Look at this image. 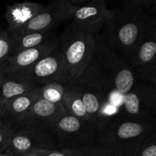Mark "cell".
Wrapping results in <instances>:
<instances>
[{"label": "cell", "instance_id": "cell-22", "mask_svg": "<svg viewBox=\"0 0 156 156\" xmlns=\"http://www.w3.org/2000/svg\"><path fill=\"white\" fill-rule=\"evenodd\" d=\"M93 146V145H92ZM89 146L88 148L81 149H73V150H53V151H40V152H32L35 156H83L85 152L89 149Z\"/></svg>", "mask_w": 156, "mask_h": 156}, {"label": "cell", "instance_id": "cell-3", "mask_svg": "<svg viewBox=\"0 0 156 156\" xmlns=\"http://www.w3.org/2000/svg\"><path fill=\"white\" fill-rule=\"evenodd\" d=\"M95 36L81 33L69 26L59 40L63 59L60 82L72 85L91 63L95 49Z\"/></svg>", "mask_w": 156, "mask_h": 156}, {"label": "cell", "instance_id": "cell-8", "mask_svg": "<svg viewBox=\"0 0 156 156\" xmlns=\"http://www.w3.org/2000/svg\"><path fill=\"white\" fill-rule=\"evenodd\" d=\"M111 13L112 10L107 8L104 0H92L85 5L76 7L69 27L81 33L96 36Z\"/></svg>", "mask_w": 156, "mask_h": 156}, {"label": "cell", "instance_id": "cell-23", "mask_svg": "<svg viewBox=\"0 0 156 156\" xmlns=\"http://www.w3.org/2000/svg\"><path fill=\"white\" fill-rule=\"evenodd\" d=\"M15 128L5 123L0 127V153L5 152L8 149Z\"/></svg>", "mask_w": 156, "mask_h": 156}, {"label": "cell", "instance_id": "cell-13", "mask_svg": "<svg viewBox=\"0 0 156 156\" xmlns=\"http://www.w3.org/2000/svg\"><path fill=\"white\" fill-rule=\"evenodd\" d=\"M41 88L38 87L6 101L1 106L2 117L5 123L14 127L32 105L41 98Z\"/></svg>", "mask_w": 156, "mask_h": 156}, {"label": "cell", "instance_id": "cell-28", "mask_svg": "<svg viewBox=\"0 0 156 156\" xmlns=\"http://www.w3.org/2000/svg\"><path fill=\"white\" fill-rule=\"evenodd\" d=\"M151 22H150V28L152 31L156 35V17L153 18H150Z\"/></svg>", "mask_w": 156, "mask_h": 156}, {"label": "cell", "instance_id": "cell-33", "mask_svg": "<svg viewBox=\"0 0 156 156\" xmlns=\"http://www.w3.org/2000/svg\"><path fill=\"white\" fill-rule=\"evenodd\" d=\"M0 117H2V111H1V106H0Z\"/></svg>", "mask_w": 156, "mask_h": 156}, {"label": "cell", "instance_id": "cell-12", "mask_svg": "<svg viewBox=\"0 0 156 156\" xmlns=\"http://www.w3.org/2000/svg\"><path fill=\"white\" fill-rule=\"evenodd\" d=\"M59 46V39L54 35L41 45L13 53L5 62L9 74L20 73L30 68Z\"/></svg>", "mask_w": 156, "mask_h": 156}, {"label": "cell", "instance_id": "cell-19", "mask_svg": "<svg viewBox=\"0 0 156 156\" xmlns=\"http://www.w3.org/2000/svg\"><path fill=\"white\" fill-rule=\"evenodd\" d=\"M68 85L59 82H53L41 88V98L53 104L62 105Z\"/></svg>", "mask_w": 156, "mask_h": 156}, {"label": "cell", "instance_id": "cell-2", "mask_svg": "<svg viewBox=\"0 0 156 156\" xmlns=\"http://www.w3.org/2000/svg\"><path fill=\"white\" fill-rule=\"evenodd\" d=\"M155 128L156 117L140 121L117 117L98 129L96 143L111 155L135 156Z\"/></svg>", "mask_w": 156, "mask_h": 156}, {"label": "cell", "instance_id": "cell-25", "mask_svg": "<svg viewBox=\"0 0 156 156\" xmlns=\"http://www.w3.org/2000/svg\"><path fill=\"white\" fill-rule=\"evenodd\" d=\"M110 155H111V152L105 148L98 144H94L89 148L83 156H109Z\"/></svg>", "mask_w": 156, "mask_h": 156}, {"label": "cell", "instance_id": "cell-15", "mask_svg": "<svg viewBox=\"0 0 156 156\" xmlns=\"http://www.w3.org/2000/svg\"><path fill=\"white\" fill-rule=\"evenodd\" d=\"M155 57L156 35L149 28L146 36L137 46L129 62L138 76L139 73L146 69Z\"/></svg>", "mask_w": 156, "mask_h": 156}, {"label": "cell", "instance_id": "cell-26", "mask_svg": "<svg viewBox=\"0 0 156 156\" xmlns=\"http://www.w3.org/2000/svg\"><path fill=\"white\" fill-rule=\"evenodd\" d=\"M150 18L156 17V0H138Z\"/></svg>", "mask_w": 156, "mask_h": 156}, {"label": "cell", "instance_id": "cell-18", "mask_svg": "<svg viewBox=\"0 0 156 156\" xmlns=\"http://www.w3.org/2000/svg\"><path fill=\"white\" fill-rule=\"evenodd\" d=\"M62 105L68 114L81 120L91 122L80 92L73 85H68Z\"/></svg>", "mask_w": 156, "mask_h": 156}, {"label": "cell", "instance_id": "cell-21", "mask_svg": "<svg viewBox=\"0 0 156 156\" xmlns=\"http://www.w3.org/2000/svg\"><path fill=\"white\" fill-rule=\"evenodd\" d=\"M135 156H156V128L145 140Z\"/></svg>", "mask_w": 156, "mask_h": 156}, {"label": "cell", "instance_id": "cell-4", "mask_svg": "<svg viewBox=\"0 0 156 156\" xmlns=\"http://www.w3.org/2000/svg\"><path fill=\"white\" fill-rule=\"evenodd\" d=\"M58 150H73L97 144L98 127L91 122L81 120L66 113L52 130Z\"/></svg>", "mask_w": 156, "mask_h": 156}, {"label": "cell", "instance_id": "cell-9", "mask_svg": "<svg viewBox=\"0 0 156 156\" xmlns=\"http://www.w3.org/2000/svg\"><path fill=\"white\" fill-rule=\"evenodd\" d=\"M76 6L69 0H58L45 5L40 12L25 26L16 30V33L53 31V29L66 20L73 18ZM13 33V32H11Z\"/></svg>", "mask_w": 156, "mask_h": 156}, {"label": "cell", "instance_id": "cell-30", "mask_svg": "<svg viewBox=\"0 0 156 156\" xmlns=\"http://www.w3.org/2000/svg\"><path fill=\"white\" fill-rule=\"evenodd\" d=\"M15 156H35L34 153H28V154H24V155H18Z\"/></svg>", "mask_w": 156, "mask_h": 156}, {"label": "cell", "instance_id": "cell-16", "mask_svg": "<svg viewBox=\"0 0 156 156\" xmlns=\"http://www.w3.org/2000/svg\"><path fill=\"white\" fill-rule=\"evenodd\" d=\"M38 88L22 76L17 74H8L0 83V106L6 101L24 94Z\"/></svg>", "mask_w": 156, "mask_h": 156}, {"label": "cell", "instance_id": "cell-17", "mask_svg": "<svg viewBox=\"0 0 156 156\" xmlns=\"http://www.w3.org/2000/svg\"><path fill=\"white\" fill-rule=\"evenodd\" d=\"M9 33V32H8ZM12 46V54L16 52L41 45L54 36L53 31L9 33Z\"/></svg>", "mask_w": 156, "mask_h": 156}, {"label": "cell", "instance_id": "cell-7", "mask_svg": "<svg viewBox=\"0 0 156 156\" xmlns=\"http://www.w3.org/2000/svg\"><path fill=\"white\" fill-rule=\"evenodd\" d=\"M53 150H58V148L51 132L32 128H15L5 152L15 156Z\"/></svg>", "mask_w": 156, "mask_h": 156}, {"label": "cell", "instance_id": "cell-1", "mask_svg": "<svg viewBox=\"0 0 156 156\" xmlns=\"http://www.w3.org/2000/svg\"><path fill=\"white\" fill-rule=\"evenodd\" d=\"M151 19L138 0L126 1L112 10L105 22V40L113 50L129 62L137 46L150 28Z\"/></svg>", "mask_w": 156, "mask_h": 156}, {"label": "cell", "instance_id": "cell-31", "mask_svg": "<svg viewBox=\"0 0 156 156\" xmlns=\"http://www.w3.org/2000/svg\"><path fill=\"white\" fill-rule=\"evenodd\" d=\"M0 156H14L12 155H10V154H8L6 152H2V153H0Z\"/></svg>", "mask_w": 156, "mask_h": 156}, {"label": "cell", "instance_id": "cell-6", "mask_svg": "<svg viewBox=\"0 0 156 156\" xmlns=\"http://www.w3.org/2000/svg\"><path fill=\"white\" fill-rule=\"evenodd\" d=\"M98 44L104 66L116 91L125 95L136 82V73L130 63L108 47L98 34Z\"/></svg>", "mask_w": 156, "mask_h": 156}, {"label": "cell", "instance_id": "cell-24", "mask_svg": "<svg viewBox=\"0 0 156 156\" xmlns=\"http://www.w3.org/2000/svg\"><path fill=\"white\" fill-rule=\"evenodd\" d=\"M138 78L145 82H149L156 88V57L146 69L139 73Z\"/></svg>", "mask_w": 156, "mask_h": 156}, {"label": "cell", "instance_id": "cell-20", "mask_svg": "<svg viewBox=\"0 0 156 156\" xmlns=\"http://www.w3.org/2000/svg\"><path fill=\"white\" fill-rule=\"evenodd\" d=\"M12 55V46L7 30L0 29V65L5 63Z\"/></svg>", "mask_w": 156, "mask_h": 156}, {"label": "cell", "instance_id": "cell-27", "mask_svg": "<svg viewBox=\"0 0 156 156\" xmlns=\"http://www.w3.org/2000/svg\"><path fill=\"white\" fill-rule=\"evenodd\" d=\"M8 72L6 70L5 64L3 63L0 65V83L5 79V78L8 76Z\"/></svg>", "mask_w": 156, "mask_h": 156}, {"label": "cell", "instance_id": "cell-5", "mask_svg": "<svg viewBox=\"0 0 156 156\" xmlns=\"http://www.w3.org/2000/svg\"><path fill=\"white\" fill-rule=\"evenodd\" d=\"M122 118L134 121L156 117V88L146 82H136L123 96Z\"/></svg>", "mask_w": 156, "mask_h": 156}, {"label": "cell", "instance_id": "cell-14", "mask_svg": "<svg viewBox=\"0 0 156 156\" xmlns=\"http://www.w3.org/2000/svg\"><path fill=\"white\" fill-rule=\"evenodd\" d=\"M45 5L37 2H16L6 5L5 18L8 23L9 33L19 30L42 12Z\"/></svg>", "mask_w": 156, "mask_h": 156}, {"label": "cell", "instance_id": "cell-11", "mask_svg": "<svg viewBox=\"0 0 156 156\" xmlns=\"http://www.w3.org/2000/svg\"><path fill=\"white\" fill-rule=\"evenodd\" d=\"M63 70V59L59 46L50 54L20 73L22 76L37 87H42L53 82H60Z\"/></svg>", "mask_w": 156, "mask_h": 156}, {"label": "cell", "instance_id": "cell-10", "mask_svg": "<svg viewBox=\"0 0 156 156\" xmlns=\"http://www.w3.org/2000/svg\"><path fill=\"white\" fill-rule=\"evenodd\" d=\"M66 111L60 104H53L40 98L14 128H32L51 132Z\"/></svg>", "mask_w": 156, "mask_h": 156}, {"label": "cell", "instance_id": "cell-29", "mask_svg": "<svg viewBox=\"0 0 156 156\" xmlns=\"http://www.w3.org/2000/svg\"><path fill=\"white\" fill-rule=\"evenodd\" d=\"M4 124H5L4 120H3L2 117H0V127H2V126Z\"/></svg>", "mask_w": 156, "mask_h": 156}, {"label": "cell", "instance_id": "cell-32", "mask_svg": "<svg viewBox=\"0 0 156 156\" xmlns=\"http://www.w3.org/2000/svg\"><path fill=\"white\" fill-rule=\"evenodd\" d=\"M109 156H133V155H110Z\"/></svg>", "mask_w": 156, "mask_h": 156}]
</instances>
